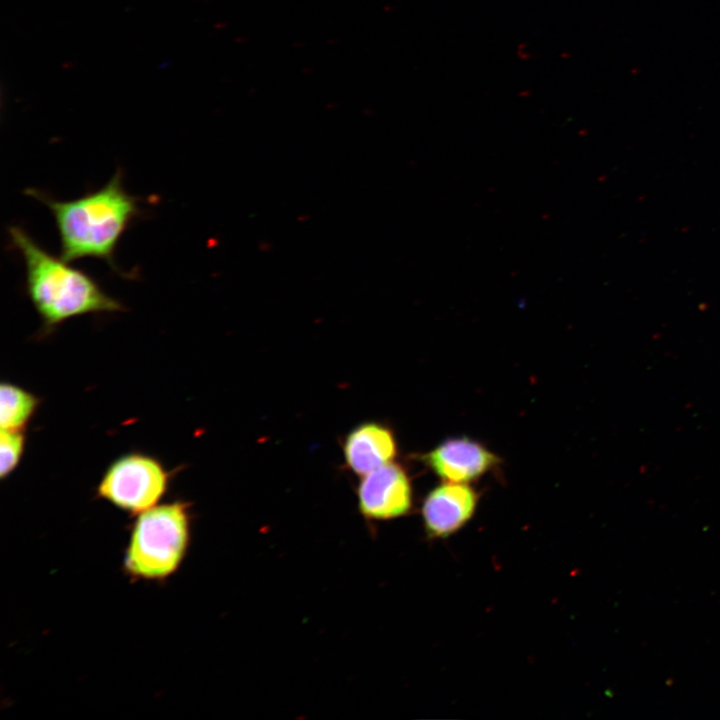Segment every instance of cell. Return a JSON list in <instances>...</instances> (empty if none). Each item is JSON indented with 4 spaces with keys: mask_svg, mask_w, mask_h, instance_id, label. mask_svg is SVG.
Returning a JSON list of instances; mask_svg holds the SVG:
<instances>
[{
    "mask_svg": "<svg viewBox=\"0 0 720 720\" xmlns=\"http://www.w3.org/2000/svg\"><path fill=\"white\" fill-rule=\"evenodd\" d=\"M122 180V171L117 170L100 189L67 201L32 188L25 191L51 211L59 233L61 258L67 262L99 259L119 271L114 260L118 242L141 214L138 199L125 190Z\"/></svg>",
    "mask_w": 720,
    "mask_h": 720,
    "instance_id": "1",
    "label": "cell"
},
{
    "mask_svg": "<svg viewBox=\"0 0 720 720\" xmlns=\"http://www.w3.org/2000/svg\"><path fill=\"white\" fill-rule=\"evenodd\" d=\"M8 234L23 258L26 293L43 334L74 317L126 310L90 274L45 250L22 227L10 226Z\"/></svg>",
    "mask_w": 720,
    "mask_h": 720,
    "instance_id": "2",
    "label": "cell"
},
{
    "mask_svg": "<svg viewBox=\"0 0 720 720\" xmlns=\"http://www.w3.org/2000/svg\"><path fill=\"white\" fill-rule=\"evenodd\" d=\"M191 540L190 504L177 500L136 515L123 557L128 577L163 581L181 567Z\"/></svg>",
    "mask_w": 720,
    "mask_h": 720,
    "instance_id": "3",
    "label": "cell"
},
{
    "mask_svg": "<svg viewBox=\"0 0 720 720\" xmlns=\"http://www.w3.org/2000/svg\"><path fill=\"white\" fill-rule=\"evenodd\" d=\"M171 473L152 455L129 452L113 460L96 487V496L131 515H138L161 501Z\"/></svg>",
    "mask_w": 720,
    "mask_h": 720,
    "instance_id": "4",
    "label": "cell"
},
{
    "mask_svg": "<svg viewBox=\"0 0 720 720\" xmlns=\"http://www.w3.org/2000/svg\"><path fill=\"white\" fill-rule=\"evenodd\" d=\"M361 514L370 520H389L406 514L412 488L406 471L389 462L362 476L358 487Z\"/></svg>",
    "mask_w": 720,
    "mask_h": 720,
    "instance_id": "5",
    "label": "cell"
},
{
    "mask_svg": "<svg viewBox=\"0 0 720 720\" xmlns=\"http://www.w3.org/2000/svg\"><path fill=\"white\" fill-rule=\"evenodd\" d=\"M422 459L441 479L460 483L477 479L499 461L480 443L465 437L442 442Z\"/></svg>",
    "mask_w": 720,
    "mask_h": 720,
    "instance_id": "6",
    "label": "cell"
},
{
    "mask_svg": "<svg viewBox=\"0 0 720 720\" xmlns=\"http://www.w3.org/2000/svg\"><path fill=\"white\" fill-rule=\"evenodd\" d=\"M477 494L469 485L447 481L426 496L422 515L431 536H448L461 528L473 515Z\"/></svg>",
    "mask_w": 720,
    "mask_h": 720,
    "instance_id": "7",
    "label": "cell"
},
{
    "mask_svg": "<svg viewBox=\"0 0 720 720\" xmlns=\"http://www.w3.org/2000/svg\"><path fill=\"white\" fill-rule=\"evenodd\" d=\"M343 452L349 469L363 476L392 462L397 454V443L388 427L377 422H366L347 434Z\"/></svg>",
    "mask_w": 720,
    "mask_h": 720,
    "instance_id": "8",
    "label": "cell"
},
{
    "mask_svg": "<svg viewBox=\"0 0 720 720\" xmlns=\"http://www.w3.org/2000/svg\"><path fill=\"white\" fill-rule=\"evenodd\" d=\"M40 398L23 387L2 381L0 385L1 430H25L32 419Z\"/></svg>",
    "mask_w": 720,
    "mask_h": 720,
    "instance_id": "9",
    "label": "cell"
},
{
    "mask_svg": "<svg viewBox=\"0 0 720 720\" xmlns=\"http://www.w3.org/2000/svg\"><path fill=\"white\" fill-rule=\"evenodd\" d=\"M25 430H1L0 476L9 477L19 465L25 451Z\"/></svg>",
    "mask_w": 720,
    "mask_h": 720,
    "instance_id": "10",
    "label": "cell"
}]
</instances>
